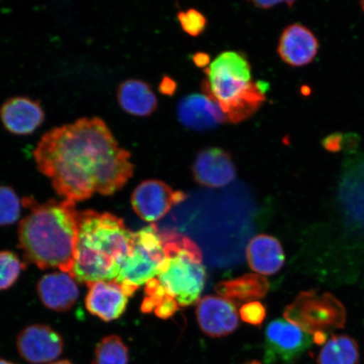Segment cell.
Segmentation results:
<instances>
[{
    "instance_id": "e0dca14e",
    "label": "cell",
    "mask_w": 364,
    "mask_h": 364,
    "mask_svg": "<svg viewBox=\"0 0 364 364\" xmlns=\"http://www.w3.org/2000/svg\"><path fill=\"white\" fill-rule=\"evenodd\" d=\"M38 294L46 307L54 311L65 312L75 306L79 298V288L70 273L52 272L40 279Z\"/></svg>"
},
{
    "instance_id": "277c9868",
    "label": "cell",
    "mask_w": 364,
    "mask_h": 364,
    "mask_svg": "<svg viewBox=\"0 0 364 364\" xmlns=\"http://www.w3.org/2000/svg\"><path fill=\"white\" fill-rule=\"evenodd\" d=\"M205 73L208 79L203 81V94L220 105L232 124L248 119L265 102L266 88L252 81V68L243 53H223Z\"/></svg>"
},
{
    "instance_id": "4dcf8cb0",
    "label": "cell",
    "mask_w": 364,
    "mask_h": 364,
    "mask_svg": "<svg viewBox=\"0 0 364 364\" xmlns=\"http://www.w3.org/2000/svg\"><path fill=\"white\" fill-rule=\"evenodd\" d=\"M0 364H16L10 361L4 360V359L0 358Z\"/></svg>"
},
{
    "instance_id": "ba28073f",
    "label": "cell",
    "mask_w": 364,
    "mask_h": 364,
    "mask_svg": "<svg viewBox=\"0 0 364 364\" xmlns=\"http://www.w3.org/2000/svg\"><path fill=\"white\" fill-rule=\"evenodd\" d=\"M316 343L314 336L285 318H277L265 330L264 358L267 364L293 363Z\"/></svg>"
},
{
    "instance_id": "5bb4252c",
    "label": "cell",
    "mask_w": 364,
    "mask_h": 364,
    "mask_svg": "<svg viewBox=\"0 0 364 364\" xmlns=\"http://www.w3.org/2000/svg\"><path fill=\"white\" fill-rule=\"evenodd\" d=\"M177 116L185 127L198 131L213 129L227 122L220 105L205 94H193L182 99Z\"/></svg>"
},
{
    "instance_id": "8992f818",
    "label": "cell",
    "mask_w": 364,
    "mask_h": 364,
    "mask_svg": "<svg viewBox=\"0 0 364 364\" xmlns=\"http://www.w3.org/2000/svg\"><path fill=\"white\" fill-rule=\"evenodd\" d=\"M284 316L285 320L312 335L316 343H321L326 341L327 332L343 328L347 313L333 295L312 290L300 293L286 308Z\"/></svg>"
},
{
    "instance_id": "4316f807",
    "label": "cell",
    "mask_w": 364,
    "mask_h": 364,
    "mask_svg": "<svg viewBox=\"0 0 364 364\" xmlns=\"http://www.w3.org/2000/svg\"><path fill=\"white\" fill-rule=\"evenodd\" d=\"M177 88L176 82L172 80L171 77L165 76L159 84V92L166 95H173L175 94Z\"/></svg>"
},
{
    "instance_id": "30bf717a",
    "label": "cell",
    "mask_w": 364,
    "mask_h": 364,
    "mask_svg": "<svg viewBox=\"0 0 364 364\" xmlns=\"http://www.w3.org/2000/svg\"><path fill=\"white\" fill-rule=\"evenodd\" d=\"M21 358L31 364L51 363L63 353L65 343L60 334L46 325H31L23 329L16 339Z\"/></svg>"
},
{
    "instance_id": "3957f363",
    "label": "cell",
    "mask_w": 364,
    "mask_h": 364,
    "mask_svg": "<svg viewBox=\"0 0 364 364\" xmlns=\"http://www.w3.org/2000/svg\"><path fill=\"white\" fill-rule=\"evenodd\" d=\"M133 233L109 213L80 212L79 235L70 275L81 284L116 280L131 252Z\"/></svg>"
},
{
    "instance_id": "9c48e42d",
    "label": "cell",
    "mask_w": 364,
    "mask_h": 364,
    "mask_svg": "<svg viewBox=\"0 0 364 364\" xmlns=\"http://www.w3.org/2000/svg\"><path fill=\"white\" fill-rule=\"evenodd\" d=\"M186 195L173 190L165 182L147 180L136 186L132 194V206L143 220L157 222L165 217L174 205L185 201Z\"/></svg>"
},
{
    "instance_id": "4fadbf2b",
    "label": "cell",
    "mask_w": 364,
    "mask_h": 364,
    "mask_svg": "<svg viewBox=\"0 0 364 364\" xmlns=\"http://www.w3.org/2000/svg\"><path fill=\"white\" fill-rule=\"evenodd\" d=\"M87 286L85 306L91 315L106 322L124 315L129 297L120 284L115 280L99 281Z\"/></svg>"
},
{
    "instance_id": "ac0fdd59",
    "label": "cell",
    "mask_w": 364,
    "mask_h": 364,
    "mask_svg": "<svg viewBox=\"0 0 364 364\" xmlns=\"http://www.w3.org/2000/svg\"><path fill=\"white\" fill-rule=\"evenodd\" d=\"M247 257L249 266L262 275H273L284 265V253L279 240L272 236L260 235L250 240Z\"/></svg>"
},
{
    "instance_id": "d4e9b609",
    "label": "cell",
    "mask_w": 364,
    "mask_h": 364,
    "mask_svg": "<svg viewBox=\"0 0 364 364\" xmlns=\"http://www.w3.org/2000/svg\"><path fill=\"white\" fill-rule=\"evenodd\" d=\"M182 30L186 34L192 36L201 35L207 27V18L202 12L189 9L186 11H181L177 15Z\"/></svg>"
},
{
    "instance_id": "83f0119b",
    "label": "cell",
    "mask_w": 364,
    "mask_h": 364,
    "mask_svg": "<svg viewBox=\"0 0 364 364\" xmlns=\"http://www.w3.org/2000/svg\"><path fill=\"white\" fill-rule=\"evenodd\" d=\"M193 61L198 67L205 68L210 63V57H209L208 53H198L194 54Z\"/></svg>"
},
{
    "instance_id": "7a4b0ae2",
    "label": "cell",
    "mask_w": 364,
    "mask_h": 364,
    "mask_svg": "<svg viewBox=\"0 0 364 364\" xmlns=\"http://www.w3.org/2000/svg\"><path fill=\"white\" fill-rule=\"evenodd\" d=\"M23 204L31 209L19 226L20 247L26 260L41 269L58 268L70 274L79 235L75 203L65 199L39 204L26 198Z\"/></svg>"
},
{
    "instance_id": "52a82bcc",
    "label": "cell",
    "mask_w": 364,
    "mask_h": 364,
    "mask_svg": "<svg viewBox=\"0 0 364 364\" xmlns=\"http://www.w3.org/2000/svg\"><path fill=\"white\" fill-rule=\"evenodd\" d=\"M166 260L158 226L145 227L133 233L131 252L122 263L115 281L122 286L130 298L141 286L159 275Z\"/></svg>"
},
{
    "instance_id": "7c38bea8",
    "label": "cell",
    "mask_w": 364,
    "mask_h": 364,
    "mask_svg": "<svg viewBox=\"0 0 364 364\" xmlns=\"http://www.w3.org/2000/svg\"><path fill=\"white\" fill-rule=\"evenodd\" d=\"M194 179L206 188H220L235 178V166L230 153L220 148L201 150L193 166Z\"/></svg>"
},
{
    "instance_id": "f546056e",
    "label": "cell",
    "mask_w": 364,
    "mask_h": 364,
    "mask_svg": "<svg viewBox=\"0 0 364 364\" xmlns=\"http://www.w3.org/2000/svg\"><path fill=\"white\" fill-rule=\"evenodd\" d=\"M49 364H74V363H72L71 362L68 361V360H60V361L53 362Z\"/></svg>"
},
{
    "instance_id": "8fae6325",
    "label": "cell",
    "mask_w": 364,
    "mask_h": 364,
    "mask_svg": "<svg viewBox=\"0 0 364 364\" xmlns=\"http://www.w3.org/2000/svg\"><path fill=\"white\" fill-rule=\"evenodd\" d=\"M197 318L200 328L211 338H223L239 326L237 309L234 304L217 296H206L199 300Z\"/></svg>"
},
{
    "instance_id": "d6a6232c",
    "label": "cell",
    "mask_w": 364,
    "mask_h": 364,
    "mask_svg": "<svg viewBox=\"0 0 364 364\" xmlns=\"http://www.w3.org/2000/svg\"><path fill=\"white\" fill-rule=\"evenodd\" d=\"M360 6H361L363 11L364 12V1L360 2Z\"/></svg>"
},
{
    "instance_id": "ffe728a7",
    "label": "cell",
    "mask_w": 364,
    "mask_h": 364,
    "mask_svg": "<svg viewBox=\"0 0 364 364\" xmlns=\"http://www.w3.org/2000/svg\"><path fill=\"white\" fill-rule=\"evenodd\" d=\"M118 103L131 115L147 117L156 110L158 101L153 90L144 81L126 80L117 90Z\"/></svg>"
},
{
    "instance_id": "f1b7e54d",
    "label": "cell",
    "mask_w": 364,
    "mask_h": 364,
    "mask_svg": "<svg viewBox=\"0 0 364 364\" xmlns=\"http://www.w3.org/2000/svg\"><path fill=\"white\" fill-rule=\"evenodd\" d=\"M254 6L257 8H262V9H272L273 7H275L277 6H279V4H288L289 2H282V1H253L252 2Z\"/></svg>"
},
{
    "instance_id": "7402d4cb",
    "label": "cell",
    "mask_w": 364,
    "mask_h": 364,
    "mask_svg": "<svg viewBox=\"0 0 364 364\" xmlns=\"http://www.w3.org/2000/svg\"><path fill=\"white\" fill-rule=\"evenodd\" d=\"M129 351L118 336L104 338L95 350L92 364H129Z\"/></svg>"
},
{
    "instance_id": "9a60e30c",
    "label": "cell",
    "mask_w": 364,
    "mask_h": 364,
    "mask_svg": "<svg viewBox=\"0 0 364 364\" xmlns=\"http://www.w3.org/2000/svg\"><path fill=\"white\" fill-rule=\"evenodd\" d=\"M318 41L311 30L299 23L286 27L279 39V52L282 60L293 67L311 63L318 51Z\"/></svg>"
},
{
    "instance_id": "6da1fadb",
    "label": "cell",
    "mask_w": 364,
    "mask_h": 364,
    "mask_svg": "<svg viewBox=\"0 0 364 364\" xmlns=\"http://www.w3.org/2000/svg\"><path fill=\"white\" fill-rule=\"evenodd\" d=\"M36 166L66 200L83 201L95 193H116L133 176L130 153L106 122L85 117L43 136L33 151Z\"/></svg>"
},
{
    "instance_id": "1f68e13d",
    "label": "cell",
    "mask_w": 364,
    "mask_h": 364,
    "mask_svg": "<svg viewBox=\"0 0 364 364\" xmlns=\"http://www.w3.org/2000/svg\"><path fill=\"white\" fill-rule=\"evenodd\" d=\"M247 364H262V363H261L260 362H258V361H253V362L248 363Z\"/></svg>"
},
{
    "instance_id": "cb8c5ba5",
    "label": "cell",
    "mask_w": 364,
    "mask_h": 364,
    "mask_svg": "<svg viewBox=\"0 0 364 364\" xmlns=\"http://www.w3.org/2000/svg\"><path fill=\"white\" fill-rule=\"evenodd\" d=\"M21 200L15 191L0 186V226L10 225L19 220Z\"/></svg>"
},
{
    "instance_id": "d6986e66",
    "label": "cell",
    "mask_w": 364,
    "mask_h": 364,
    "mask_svg": "<svg viewBox=\"0 0 364 364\" xmlns=\"http://www.w3.org/2000/svg\"><path fill=\"white\" fill-rule=\"evenodd\" d=\"M215 290L228 301L239 306L265 297L269 290V282L263 276L249 273L237 279L220 282Z\"/></svg>"
},
{
    "instance_id": "5b68a950",
    "label": "cell",
    "mask_w": 364,
    "mask_h": 364,
    "mask_svg": "<svg viewBox=\"0 0 364 364\" xmlns=\"http://www.w3.org/2000/svg\"><path fill=\"white\" fill-rule=\"evenodd\" d=\"M159 229V227H158ZM166 260L156 277L180 307L198 301L206 280L203 254L194 241L169 230H159Z\"/></svg>"
},
{
    "instance_id": "44dd1931",
    "label": "cell",
    "mask_w": 364,
    "mask_h": 364,
    "mask_svg": "<svg viewBox=\"0 0 364 364\" xmlns=\"http://www.w3.org/2000/svg\"><path fill=\"white\" fill-rule=\"evenodd\" d=\"M358 346L346 335L332 336L318 355L317 364H358Z\"/></svg>"
},
{
    "instance_id": "603a6c76",
    "label": "cell",
    "mask_w": 364,
    "mask_h": 364,
    "mask_svg": "<svg viewBox=\"0 0 364 364\" xmlns=\"http://www.w3.org/2000/svg\"><path fill=\"white\" fill-rule=\"evenodd\" d=\"M25 267L16 253L8 250L0 252V291L10 289Z\"/></svg>"
},
{
    "instance_id": "2e32d148",
    "label": "cell",
    "mask_w": 364,
    "mask_h": 364,
    "mask_svg": "<svg viewBox=\"0 0 364 364\" xmlns=\"http://www.w3.org/2000/svg\"><path fill=\"white\" fill-rule=\"evenodd\" d=\"M0 118L11 134L27 135L42 125L44 112L39 102L30 98L17 97L9 99L0 109Z\"/></svg>"
},
{
    "instance_id": "484cf974",
    "label": "cell",
    "mask_w": 364,
    "mask_h": 364,
    "mask_svg": "<svg viewBox=\"0 0 364 364\" xmlns=\"http://www.w3.org/2000/svg\"><path fill=\"white\" fill-rule=\"evenodd\" d=\"M240 315L241 318L248 324L260 326L266 317V308L258 301L243 304L240 308Z\"/></svg>"
}]
</instances>
